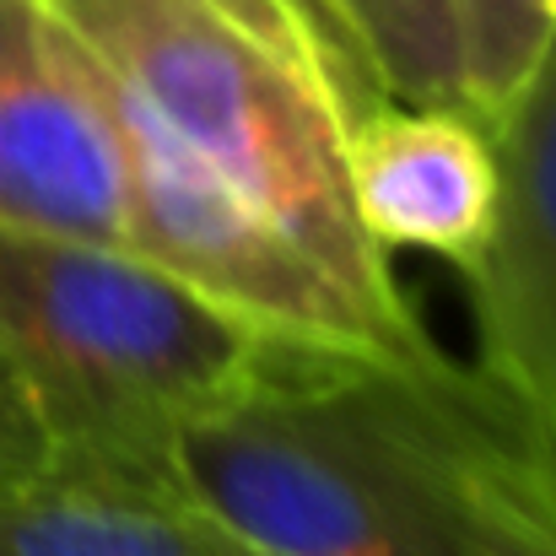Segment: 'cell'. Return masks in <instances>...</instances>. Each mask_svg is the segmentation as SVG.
Wrapping results in <instances>:
<instances>
[{
	"mask_svg": "<svg viewBox=\"0 0 556 556\" xmlns=\"http://www.w3.org/2000/svg\"><path fill=\"white\" fill-rule=\"evenodd\" d=\"M114 87L357 303L427 341L389 254L357 227L346 141L378 103L308 0H49Z\"/></svg>",
	"mask_w": 556,
	"mask_h": 556,
	"instance_id": "1",
	"label": "cell"
},
{
	"mask_svg": "<svg viewBox=\"0 0 556 556\" xmlns=\"http://www.w3.org/2000/svg\"><path fill=\"white\" fill-rule=\"evenodd\" d=\"M346 189L383 254L421 249L465 281L497 222V141L470 109L378 98L352 125Z\"/></svg>",
	"mask_w": 556,
	"mask_h": 556,
	"instance_id": "8",
	"label": "cell"
},
{
	"mask_svg": "<svg viewBox=\"0 0 556 556\" xmlns=\"http://www.w3.org/2000/svg\"><path fill=\"white\" fill-rule=\"evenodd\" d=\"M465 49V109L492 130L525 92L552 27L525 0H454Z\"/></svg>",
	"mask_w": 556,
	"mask_h": 556,
	"instance_id": "11",
	"label": "cell"
},
{
	"mask_svg": "<svg viewBox=\"0 0 556 556\" xmlns=\"http://www.w3.org/2000/svg\"><path fill=\"white\" fill-rule=\"evenodd\" d=\"M492 141L497 222L465 276L481 325L476 372L497 383L556 465V27Z\"/></svg>",
	"mask_w": 556,
	"mask_h": 556,
	"instance_id": "7",
	"label": "cell"
},
{
	"mask_svg": "<svg viewBox=\"0 0 556 556\" xmlns=\"http://www.w3.org/2000/svg\"><path fill=\"white\" fill-rule=\"evenodd\" d=\"M157 476L265 556H454L363 352L287 341L249 389L174 427Z\"/></svg>",
	"mask_w": 556,
	"mask_h": 556,
	"instance_id": "3",
	"label": "cell"
},
{
	"mask_svg": "<svg viewBox=\"0 0 556 556\" xmlns=\"http://www.w3.org/2000/svg\"><path fill=\"white\" fill-rule=\"evenodd\" d=\"M98 87L125 163L119 243L130 254L152 260L189 292H200L205 303H216L222 314L270 341H303L363 357H416L438 346L432 336L427 341L394 336L303 243H292L270 216H260L216 174H205L141 103H130L114 87L103 65Z\"/></svg>",
	"mask_w": 556,
	"mask_h": 556,
	"instance_id": "4",
	"label": "cell"
},
{
	"mask_svg": "<svg viewBox=\"0 0 556 556\" xmlns=\"http://www.w3.org/2000/svg\"><path fill=\"white\" fill-rule=\"evenodd\" d=\"M368 389L427 470L454 556H556V465L492 378L427 346L368 357Z\"/></svg>",
	"mask_w": 556,
	"mask_h": 556,
	"instance_id": "6",
	"label": "cell"
},
{
	"mask_svg": "<svg viewBox=\"0 0 556 556\" xmlns=\"http://www.w3.org/2000/svg\"><path fill=\"white\" fill-rule=\"evenodd\" d=\"M49 465H54V443H49L43 421L33 416L16 378L0 368V497L33 486Z\"/></svg>",
	"mask_w": 556,
	"mask_h": 556,
	"instance_id": "12",
	"label": "cell"
},
{
	"mask_svg": "<svg viewBox=\"0 0 556 556\" xmlns=\"http://www.w3.org/2000/svg\"><path fill=\"white\" fill-rule=\"evenodd\" d=\"M0 556H265L157 476L49 465L0 497Z\"/></svg>",
	"mask_w": 556,
	"mask_h": 556,
	"instance_id": "9",
	"label": "cell"
},
{
	"mask_svg": "<svg viewBox=\"0 0 556 556\" xmlns=\"http://www.w3.org/2000/svg\"><path fill=\"white\" fill-rule=\"evenodd\" d=\"M281 346L125 243L0 227V368L60 465L157 476L174 427L249 389Z\"/></svg>",
	"mask_w": 556,
	"mask_h": 556,
	"instance_id": "2",
	"label": "cell"
},
{
	"mask_svg": "<svg viewBox=\"0 0 556 556\" xmlns=\"http://www.w3.org/2000/svg\"><path fill=\"white\" fill-rule=\"evenodd\" d=\"M125 163L87 43L49 0H0V227L119 243Z\"/></svg>",
	"mask_w": 556,
	"mask_h": 556,
	"instance_id": "5",
	"label": "cell"
},
{
	"mask_svg": "<svg viewBox=\"0 0 556 556\" xmlns=\"http://www.w3.org/2000/svg\"><path fill=\"white\" fill-rule=\"evenodd\" d=\"M525 5H530V11H535L546 27H556V0H525Z\"/></svg>",
	"mask_w": 556,
	"mask_h": 556,
	"instance_id": "13",
	"label": "cell"
},
{
	"mask_svg": "<svg viewBox=\"0 0 556 556\" xmlns=\"http://www.w3.org/2000/svg\"><path fill=\"white\" fill-rule=\"evenodd\" d=\"M346 43L378 98L465 109V49L454 0H308Z\"/></svg>",
	"mask_w": 556,
	"mask_h": 556,
	"instance_id": "10",
	"label": "cell"
}]
</instances>
